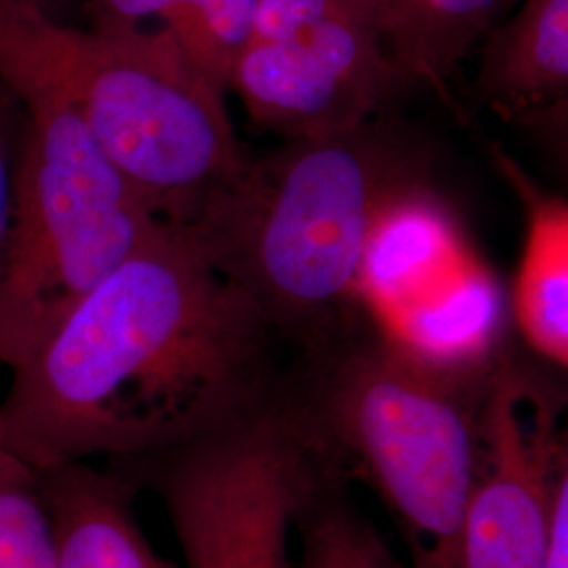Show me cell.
Here are the masks:
<instances>
[{"label":"cell","mask_w":568,"mask_h":568,"mask_svg":"<svg viewBox=\"0 0 568 568\" xmlns=\"http://www.w3.org/2000/svg\"><path fill=\"white\" fill-rule=\"evenodd\" d=\"M495 163L525 209V246L511 312L520 335L541 358L568 371V201L532 182L495 150Z\"/></svg>","instance_id":"obj_12"},{"label":"cell","mask_w":568,"mask_h":568,"mask_svg":"<svg viewBox=\"0 0 568 568\" xmlns=\"http://www.w3.org/2000/svg\"><path fill=\"white\" fill-rule=\"evenodd\" d=\"M323 459L291 384L243 424L126 471L161 499L185 567L291 568L295 518Z\"/></svg>","instance_id":"obj_6"},{"label":"cell","mask_w":568,"mask_h":568,"mask_svg":"<svg viewBox=\"0 0 568 568\" xmlns=\"http://www.w3.org/2000/svg\"><path fill=\"white\" fill-rule=\"evenodd\" d=\"M347 485L323 459L295 518L300 568H408L352 501Z\"/></svg>","instance_id":"obj_15"},{"label":"cell","mask_w":568,"mask_h":568,"mask_svg":"<svg viewBox=\"0 0 568 568\" xmlns=\"http://www.w3.org/2000/svg\"><path fill=\"white\" fill-rule=\"evenodd\" d=\"M527 121L568 161V98L527 112Z\"/></svg>","instance_id":"obj_19"},{"label":"cell","mask_w":568,"mask_h":568,"mask_svg":"<svg viewBox=\"0 0 568 568\" xmlns=\"http://www.w3.org/2000/svg\"><path fill=\"white\" fill-rule=\"evenodd\" d=\"M58 568H171L135 511L140 483L122 467L63 464L37 471Z\"/></svg>","instance_id":"obj_10"},{"label":"cell","mask_w":568,"mask_h":568,"mask_svg":"<svg viewBox=\"0 0 568 568\" xmlns=\"http://www.w3.org/2000/svg\"><path fill=\"white\" fill-rule=\"evenodd\" d=\"M361 302L392 344L453 379L487 384L508 356L504 288L424 180L406 185L379 217L366 248Z\"/></svg>","instance_id":"obj_7"},{"label":"cell","mask_w":568,"mask_h":568,"mask_svg":"<svg viewBox=\"0 0 568 568\" xmlns=\"http://www.w3.org/2000/svg\"><path fill=\"white\" fill-rule=\"evenodd\" d=\"M546 568H568V408L560 427Z\"/></svg>","instance_id":"obj_17"},{"label":"cell","mask_w":568,"mask_h":568,"mask_svg":"<svg viewBox=\"0 0 568 568\" xmlns=\"http://www.w3.org/2000/svg\"><path fill=\"white\" fill-rule=\"evenodd\" d=\"M415 159L377 121L283 140L243 169L183 230L260 305L295 363L368 321L361 274L371 236Z\"/></svg>","instance_id":"obj_2"},{"label":"cell","mask_w":568,"mask_h":568,"mask_svg":"<svg viewBox=\"0 0 568 568\" xmlns=\"http://www.w3.org/2000/svg\"><path fill=\"white\" fill-rule=\"evenodd\" d=\"M0 568H58L37 469L0 440Z\"/></svg>","instance_id":"obj_16"},{"label":"cell","mask_w":568,"mask_h":568,"mask_svg":"<svg viewBox=\"0 0 568 568\" xmlns=\"http://www.w3.org/2000/svg\"><path fill=\"white\" fill-rule=\"evenodd\" d=\"M284 349L194 236L163 224L13 371L0 440L37 471L135 469L281 400Z\"/></svg>","instance_id":"obj_1"},{"label":"cell","mask_w":568,"mask_h":568,"mask_svg":"<svg viewBox=\"0 0 568 568\" xmlns=\"http://www.w3.org/2000/svg\"><path fill=\"white\" fill-rule=\"evenodd\" d=\"M20 103L13 93L0 82V244L9 224L13 199V173L20 138Z\"/></svg>","instance_id":"obj_18"},{"label":"cell","mask_w":568,"mask_h":568,"mask_svg":"<svg viewBox=\"0 0 568 568\" xmlns=\"http://www.w3.org/2000/svg\"><path fill=\"white\" fill-rule=\"evenodd\" d=\"M0 2H16V4L34 7V9H41L44 13H51V16L60 18V7L65 0H0Z\"/></svg>","instance_id":"obj_20"},{"label":"cell","mask_w":568,"mask_h":568,"mask_svg":"<svg viewBox=\"0 0 568 568\" xmlns=\"http://www.w3.org/2000/svg\"><path fill=\"white\" fill-rule=\"evenodd\" d=\"M568 392L511 356L488 377L459 568H546Z\"/></svg>","instance_id":"obj_9"},{"label":"cell","mask_w":568,"mask_h":568,"mask_svg":"<svg viewBox=\"0 0 568 568\" xmlns=\"http://www.w3.org/2000/svg\"><path fill=\"white\" fill-rule=\"evenodd\" d=\"M516 2H518V0H508V9H509V7H514V4H516Z\"/></svg>","instance_id":"obj_21"},{"label":"cell","mask_w":568,"mask_h":568,"mask_svg":"<svg viewBox=\"0 0 568 568\" xmlns=\"http://www.w3.org/2000/svg\"><path fill=\"white\" fill-rule=\"evenodd\" d=\"M60 95L166 225L192 224L246 161L225 93L143 42L0 2V82Z\"/></svg>","instance_id":"obj_4"},{"label":"cell","mask_w":568,"mask_h":568,"mask_svg":"<svg viewBox=\"0 0 568 568\" xmlns=\"http://www.w3.org/2000/svg\"><path fill=\"white\" fill-rule=\"evenodd\" d=\"M488 32L480 93L501 110L530 112L568 98V0H518Z\"/></svg>","instance_id":"obj_13"},{"label":"cell","mask_w":568,"mask_h":568,"mask_svg":"<svg viewBox=\"0 0 568 568\" xmlns=\"http://www.w3.org/2000/svg\"><path fill=\"white\" fill-rule=\"evenodd\" d=\"M4 87L21 110L0 244V365L16 371L163 222L60 95L34 82Z\"/></svg>","instance_id":"obj_5"},{"label":"cell","mask_w":568,"mask_h":568,"mask_svg":"<svg viewBox=\"0 0 568 568\" xmlns=\"http://www.w3.org/2000/svg\"><path fill=\"white\" fill-rule=\"evenodd\" d=\"M257 2L89 0V26L163 51L227 95Z\"/></svg>","instance_id":"obj_11"},{"label":"cell","mask_w":568,"mask_h":568,"mask_svg":"<svg viewBox=\"0 0 568 568\" xmlns=\"http://www.w3.org/2000/svg\"><path fill=\"white\" fill-rule=\"evenodd\" d=\"M485 387L417 363L371 321L295 363L310 438L377 495L408 568H459Z\"/></svg>","instance_id":"obj_3"},{"label":"cell","mask_w":568,"mask_h":568,"mask_svg":"<svg viewBox=\"0 0 568 568\" xmlns=\"http://www.w3.org/2000/svg\"><path fill=\"white\" fill-rule=\"evenodd\" d=\"M406 84L384 0H260L230 93L281 140L377 121Z\"/></svg>","instance_id":"obj_8"},{"label":"cell","mask_w":568,"mask_h":568,"mask_svg":"<svg viewBox=\"0 0 568 568\" xmlns=\"http://www.w3.org/2000/svg\"><path fill=\"white\" fill-rule=\"evenodd\" d=\"M406 79L443 89L474 44L488 37L508 0H384Z\"/></svg>","instance_id":"obj_14"}]
</instances>
